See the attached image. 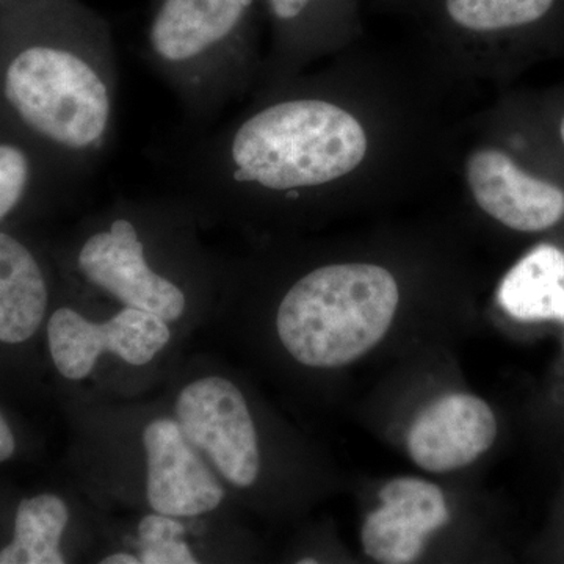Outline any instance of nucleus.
<instances>
[{
  "label": "nucleus",
  "mask_w": 564,
  "mask_h": 564,
  "mask_svg": "<svg viewBox=\"0 0 564 564\" xmlns=\"http://www.w3.org/2000/svg\"><path fill=\"white\" fill-rule=\"evenodd\" d=\"M367 152L366 128L350 110L296 87L218 128L187 131L173 170L188 206L225 210L254 199L300 202L350 176Z\"/></svg>",
  "instance_id": "1"
},
{
  "label": "nucleus",
  "mask_w": 564,
  "mask_h": 564,
  "mask_svg": "<svg viewBox=\"0 0 564 564\" xmlns=\"http://www.w3.org/2000/svg\"><path fill=\"white\" fill-rule=\"evenodd\" d=\"M36 35L0 69V99L70 173L87 180L117 126L118 61L113 32L82 0H29Z\"/></svg>",
  "instance_id": "2"
},
{
  "label": "nucleus",
  "mask_w": 564,
  "mask_h": 564,
  "mask_svg": "<svg viewBox=\"0 0 564 564\" xmlns=\"http://www.w3.org/2000/svg\"><path fill=\"white\" fill-rule=\"evenodd\" d=\"M262 0H154L144 57L172 90L185 131L214 124L242 91Z\"/></svg>",
  "instance_id": "3"
},
{
  "label": "nucleus",
  "mask_w": 564,
  "mask_h": 564,
  "mask_svg": "<svg viewBox=\"0 0 564 564\" xmlns=\"http://www.w3.org/2000/svg\"><path fill=\"white\" fill-rule=\"evenodd\" d=\"M399 303V284L384 267H317L293 282L281 300L278 337L289 355L303 366H348L383 340Z\"/></svg>",
  "instance_id": "4"
},
{
  "label": "nucleus",
  "mask_w": 564,
  "mask_h": 564,
  "mask_svg": "<svg viewBox=\"0 0 564 564\" xmlns=\"http://www.w3.org/2000/svg\"><path fill=\"white\" fill-rule=\"evenodd\" d=\"M144 221V204L117 206L101 225L85 232L76 251V269L85 282L124 306L174 322L185 313L187 293L176 278L152 263Z\"/></svg>",
  "instance_id": "5"
},
{
  "label": "nucleus",
  "mask_w": 564,
  "mask_h": 564,
  "mask_svg": "<svg viewBox=\"0 0 564 564\" xmlns=\"http://www.w3.org/2000/svg\"><path fill=\"white\" fill-rule=\"evenodd\" d=\"M176 421L188 443L237 488H250L261 473L258 432L245 395L228 378H199L182 389Z\"/></svg>",
  "instance_id": "6"
},
{
  "label": "nucleus",
  "mask_w": 564,
  "mask_h": 564,
  "mask_svg": "<svg viewBox=\"0 0 564 564\" xmlns=\"http://www.w3.org/2000/svg\"><path fill=\"white\" fill-rule=\"evenodd\" d=\"M170 340L169 322L135 307L124 306L106 323L88 321L70 307H61L47 323L52 361L70 381L87 378L102 352L131 366H147Z\"/></svg>",
  "instance_id": "7"
},
{
  "label": "nucleus",
  "mask_w": 564,
  "mask_h": 564,
  "mask_svg": "<svg viewBox=\"0 0 564 564\" xmlns=\"http://www.w3.org/2000/svg\"><path fill=\"white\" fill-rule=\"evenodd\" d=\"M143 447L148 503L155 513L198 518L220 507L225 488L203 455L188 443L176 419L148 423Z\"/></svg>",
  "instance_id": "8"
},
{
  "label": "nucleus",
  "mask_w": 564,
  "mask_h": 564,
  "mask_svg": "<svg viewBox=\"0 0 564 564\" xmlns=\"http://www.w3.org/2000/svg\"><path fill=\"white\" fill-rule=\"evenodd\" d=\"M464 173L477 206L513 231H545L564 218L563 188L527 173L502 150L478 148Z\"/></svg>",
  "instance_id": "9"
},
{
  "label": "nucleus",
  "mask_w": 564,
  "mask_h": 564,
  "mask_svg": "<svg viewBox=\"0 0 564 564\" xmlns=\"http://www.w3.org/2000/svg\"><path fill=\"white\" fill-rule=\"evenodd\" d=\"M378 496L381 507L362 524L364 552L383 564L417 562L426 538L451 521L444 492L422 478L400 477L388 481Z\"/></svg>",
  "instance_id": "10"
},
{
  "label": "nucleus",
  "mask_w": 564,
  "mask_h": 564,
  "mask_svg": "<svg viewBox=\"0 0 564 564\" xmlns=\"http://www.w3.org/2000/svg\"><path fill=\"white\" fill-rule=\"evenodd\" d=\"M497 419L485 400L451 393L430 403L408 432V452L423 470L433 474L463 469L492 447Z\"/></svg>",
  "instance_id": "11"
},
{
  "label": "nucleus",
  "mask_w": 564,
  "mask_h": 564,
  "mask_svg": "<svg viewBox=\"0 0 564 564\" xmlns=\"http://www.w3.org/2000/svg\"><path fill=\"white\" fill-rule=\"evenodd\" d=\"M50 304L46 276L33 252L0 232V343L22 344L39 332Z\"/></svg>",
  "instance_id": "12"
},
{
  "label": "nucleus",
  "mask_w": 564,
  "mask_h": 564,
  "mask_svg": "<svg viewBox=\"0 0 564 564\" xmlns=\"http://www.w3.org/2000/svg\"><path fill=\"white\" fill-rule=\"evenodd\" d=\"M499 303L521 322L564 323V251L540 245L502 280Z\"/></svg>",
  "instance_id": "13"
},
{
  "label": "nucleus",
  "mask_w": 564,
  "mask_h": 564,
  "mask_svg": "<svg viewBox=\"0 0 564 564\" xmlns=\"http://www.w3.org/2000/svg\"><path fill=\"white\" fill-rule=\"evenodd\" d=\"M281 57H302L340 32L351 20L355 0H262Z\"/></svg>",
  "instance_id": "14"
},
{
  "label": "nucleus",
  "mask_w": 564,
  "mask_h": 564,
  "mask_svg": "<svg viewBox=\"0 0 564 564\" xmlns=\"http://www.w3.org/2000/svg\"><path fill=\"white\" fill-rule=\"evenodd\" d=\"M445 24L467 35H502L554 20L564 0H434Z\"/></svg>",
  "instance_id": "15"
},
{
  "label": "nucleus",
  "mask_w": 564,
  "mask_h": 564,
  "mask_svg": "<svg viewBox=\"0 0 564 564\" xmlns=\"http://www.w3.org/2000/svg\"><path fill=\"white\" fill-rule=\"evenodd\" d=\"M69 510L55 494L22 500L14 519V536L0 551V564H63L61 543Z\"/></svg>",
  "instance_id": "16"
},
{
  "label": "nucleus",
  "mask_w": 564,
  "mask_h": 564,
  "mask_svg": "<svg viewBox=\"0 0 564 564\" xmlns=\"http://www.w3.org/2000/svg\"><path fill=\"white\" fill-rule=\"evenodd\" d=\"M187 529L180 518L161 513L144 516L139 524L140 563L143 564H196L198 560L185 543Z\"/></svg>",
  "instance_id": "17"
},
{
  "label": "nucleus",
  "mask_w": 564,
  "mask_h": 564,
  "mask_svg": "<svg viewBox=\"0 0 564 564\" xmlns=\"http://www.w3.org/2000/svg\"><path fill=\"white\" fill-rule=\"evenodd\" d=\"M31 155L20 144L0 141V221L20 206L31 187Z\"/></svg>",
  "instance_id": "18"
},
{
  "label": "nucleus",
  "mask_w": 564,
  "mask_h": 564,
  "mask_svg": "<svg viewBox=\"0 0 564 564\" xmlns=\"http://www.w3.org/2000/svg\"><path fill=\"white\" fill-rule=\"evenodd\" d=\"M17 451V441H14L13 432L7 423L3 415L0 414V463L7 462Z\"/></svg>",
  "instance_id": "19"
},
{
  "label": "nucleus",
  "mask_w": 564,
  "mask_h": 564,
  "mask_svg": "<svg viewBox=\"0 0 564 564\" xmlns=\"http://www.w3.org/2000/svg\"><path fill=\"white\" fill-rule=\"evenodd\" d=\"M101 564H141L139 555L128 554V552H117V554L107 555Z\"/></svg>",
  "instance_id": "20"
},
{
  "label": "nucleus",
  "mask_w": 564,
  "mask_h": 564,
  "mask_svg": "<svg viewBox=\"0 0 564 564\" xmlns=\"http://www.w3.org/2000/svg\"><path fill=\"white\" fill-rule=\"evenodd\" d=\"M560 139H562V143L564 147V117H563L562 122H560Z\"/></svg>",
  "instance_id": "21"
},
{
  "label": "nucleus",
  "mask_w": 564,
  "mask_h": 564,
  "mask_svg": "<svg viewBox=\"0 0 564 564\" xmlns=\"http://www.w3.org/2000/svg\"><path fill=\"white\" fill-rule=\"evenodd\" d=\"M300 564H315V563H318L317 560H314V558H310V560H300L299 562Z\"/></svg>",
  "instance_id": "22"
}]
</instances>
